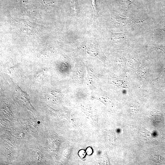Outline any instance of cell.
<instances>
[{"instance_id": "obj_2", "label": "cell", "mask_w": 165, "mask_h": 165, "mask_svg": "<svg viewBox=\"0 0 165 165\" xmlns=\"http://www.w3.org/2000/svg\"><path fill=\"white\" fill-rule=\"evenodd\" d=\"M71 4L73 7V10L74 11L75 15L77 16L78 13L77 4H76L75 0H71Z\"/></svg>"}, {"instance_id": "obj_3", "label": "cell", "mask_w": 165, "mask_h": 165, "mask_svg": "<svg viewBox=\"0 0 165 165\" xmlns=\"http://www.w3.org/2000/svg\"><path fill=\"white\" fill-rule=\"evenodd\" d=\"M91 2L93 9H94V13L96 15L97 13V10H96L95 1V0H91Z\"/></svg>"}, {"instance_id": "obj_1", "label": "cell", "mask_w": 165, "mask_h": 165, "mask_svg": "<svg viewBox=\"0 0 165 165\" xmlns=\"http://www.w3.org/2000/svg\"><path fill=\"white\" fill-rule=\"evenodd\" d=\"M120 2L122 6L126 9L132 3L129 0H120Z\"/></svg>"}]
</instances>
